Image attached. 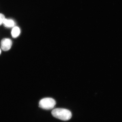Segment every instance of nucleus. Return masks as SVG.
<instances>
[{
    "label": "nucleus",
    "instance_id": "nucleus-1",
    "mask_svg": "<svg viewBox=\"0 0 122 122\" xmlns=\"http://www.w3.org/2000/svg\"><path fill=\"white\" fill-rule=\"evenodd\" d=\"M52 115L55 117L63 120L67 121L71 118L72 113L69 110L62 108H57L53 110Z\"/></svg>",
    "mask_w": 122,
    "mask_h": 122
},
{
    "label": "nucleus",
    "instance_id": "nucleus-2",
    "mask_svg": "<svg viewBox=\"0 0 122 122\" xmlns=\"http://www.w3.org/2000/svg\"><path fill=\"white\" fill-rule=\"evenodd\" d=\"M56 104L55 100L51 98H45L40 100L39 107L45 110H51L54 107Z\"/></svg>",
    "mask_w": 122,
    "mask_h": 122
},
{
    "label": "nucleus",
    "instance_id": "nucleus-3",
    "mask_svg": "<svg viewBox=\"0 0 122 122\" xmlns=\"http://www.w3.org/2000/svg\"><path fill=\"white\" fill-rule=\"evenodd\" d=\"M12 45V42L10 38H5L2 39L0 42L1 49L4 51H7L11 49Z\"/></svg>",
    "mask_w": 122,
    "mask_h": 122
},
{
    "label": "nucleus",
    "instance_id": "nucleus-4",
    "mask_svg": "<svg viewBox=\"0 0 122 122\" xmlns=\"http://www.w3.org/2000/svg\"><path fill=\"white\" fill-rule=\"evenodd\" d=\"M20 30L18 26H14L11 31V35L14 38L17 37L20 33Z\"/></svg>",
    "mask_w": 122,
    "mask_h": 122
},
{
    "label": "nucleus",
    "instance_id": "nucleus-5",
    "mask_svg": "<svg viewBox=\"0 0 122 122\" xmlns=\"http://www.w3.org/2000/svg\"><path fill=\"white\" fill-rule=\"evenodd\" d=\"M3 24L7 28H12L15 26V23L13 20L5 18L3 22Z\"/></svg>",
    "mask_w": 122,
    "mask_h": 122
},
{
    "label": "nucleus",
    "instance_id": "nucleus-6",
    "mask_svg": "<svg viewBox=\"0 0 122 122\" xmlns=\"http://www.w3.org/2000/svg\"><path fill=\"white\" fill-rule=\"evenodd\" d=\"M5 19L4 15L0 13V25L3 24L4 21Z\"/></svg>",
    "mask_w": 122,
    "mask_h": 122
},
{
    "label": "nucleus",
    "instance_id": "nucleus-7",
    "mask_svg": "<svg viewBox=\"0 0 122 122\" xmlns=\"http://www.w3.org/2000/svg\"><path fill=\"white\" fill-rule=\"evenodd\" d=\"M1 48H0V55L1 54Z\"/></svg>",
    "mask_w": 122,
    "mask_h": 122
}]
</instances>
